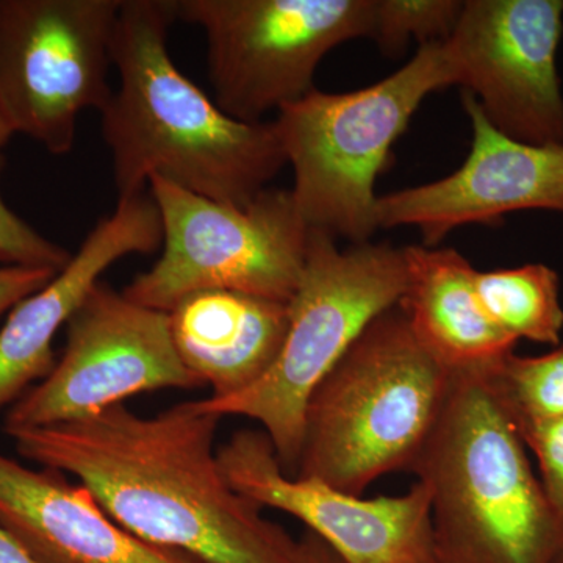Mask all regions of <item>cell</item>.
I'll use <instances>...</instances> for the list:
<instances>
[{
    "label": "cell",
    "instance_id": "1",
    "mask_svg": "<svg viewBox=\"0 0 563 563\" xmlns=\"http://www.w3.org/2000/svg\"><path fill=\"white\" fill-rule=\"evenodd\" d=\"M220 417L185 401L143 417L124 404L7 432L22 457L73 474L133 536L201 563H298V540L233 490L214 448Z\"/></svg>",
    "mask_w": 563,
    "mask_h": 563
},
{
    "label": "cell",
    "instance_id": "2",
    "mask_svg": "<svg viewBox=\"0 0 563 563\" xmlns=\"http://www.w3.org/2000/svg\"><path fill=\"white\" fill-rule=\"evenodd\" d=\"M176 0H122L111 44L117 90L101 113L118 201L152 177L246 206L287 165L274 121L243 122L185 77L168 51Z\"/></svg>",
    "mask_w": 563,
    "mask_h": 563
},
{
    "label": "cell",
    "instance_id": "3",
    "mask_svg": "<svg viewBox=\"0 0 563 563\" xmlns=\"http://www.w3.org/2000/svg\"><path fill=\"white\" fill-rule=\"evenodd\" d=\"M484 372L453 373L409 472L431 499L435 563H551L563 520Z\"/></svg>",
    "mask_w": 563,
    "mask_h": 563
},
{
    "label": "cell",
    "instance_id": "4",
    "mask_svg": "<svg viewBox=\"0 0 563 563\" xmlns=\"http://www.w3.org/2000/svg\"><path fill=\"white\" fill-rule=\"evenodd\" d=\"M451 380L453 372L418 342L399 303L387 310L310 396L292 477L362 496L385 474L409 472Z\"/></svg>",
    "mask_w": 563,
    "mask_h": 563
},
{
    "label": "cell",
    "instance_id": "5",
    "mask_svg": "<svg viewBox=\"0 0 563 563\" xmlns=\"http://www.w3.org/2000/svg\"><path fill=\"white\" fill-rule=\"evenodd\" d=\"M455 76L443 43L422 44L391 76L350 92L310 91L284 107L274 125L302 220L313 231L351 244L372 240L376 180L395 141L432 92L453 87Z\"/></svg>",
    "mask_w": 563,
    "mask_h": 563
},
{
    "label": "cell",
    "instance_id": "6",
    "mask_svg": "<svg viewBox=\"0 0 563 563\" xmlns=\"http://www.w3.org/2000/svg\"><path fill=\"white\" fill-rule=\"evenodd\" d=\"M407 285L404 247L354 243L310 229L306 265L288 302L287 336L269 372L229 398L198 399L217 417L261 422L282 470L292 477L301 455L303 417L314 388L377 317L401 302Z\"/></svg>",
    "mask_w": 563,
    "mask_h": 563
},
{
    "label": "cell",
    "instance_id": "7",
    "mask_svg": "<svg viewBox=\"0 0 563 563\" xmlns=\"http://www.w3.org/2000/svg\"><path fill=\"white\" fill-rule=\"evenodd\" d=\"M147 191L161 213L163 251L122 291L131 301L166 313L202 290L291 301L310 236L291 190L266 188L246 206L213 201L161 177H152Z\"/></svg>",
    "mask_w": 563,
    "mask_h": 563
},
{
    "label": "cell",
    "instance_id": "8",
    "mask_svg": "<svg viewBox=\"0 0 563 563\" xmlns=\"http://www.w3.org/2000/svg\"><path fill=\"white\" fill-rule=\"evenodd\" d=\"M176 13L206 33L217 106L263 122L314 90L329 52L372 38L374 0H176Z\"/></svg>",
    "mask_w": 563,
    "mask_h": 563
},
{
    "label": "cell",
    "instance_id": "9",
    "mask_svg": "<svg viewBox=\"0 0 563 563\" xmlns=\"http://www.w3.org/2000/svg\"><path fill=\"white\" fill-rule=\"evenodd\" d=\"M122 0H0V106L14 133L65 155L85 110L109 102Z\"/></svg>",
    "mask_w": 563,
    "mask_h": 563
},
{
    "label": "cell",
    "instance_id": "10",
    "mask_svg": "<svg viewBox=\"0 0 563 563\" xmlns=\"http://www.w3.org/2000/svg\"><path fill=\"white\" fill-rule=\"evenodd\" d=\"M202 385L177 354L169 314L99 282L66 324L60 361L11 406L5 432L81 420L141 393Z\"/></svg>",
    "mask_w": 563,
    "mask_h": 563
},
{
    "label": "cell",
    "instance_id": "11",
    "mask_svg": "<svg viewBox=\"0 0 563 563\" xmlns=\"http://www.w3.org/2000/svg\"><path fill=\"white\" fill-rule=\"evenodd\" d=\"M562 33L563 0H465L444 47L455 85L493 128L528 144H563Z\"/></svg>",
    "mask_w": 563,
    "mask_h": 563
},
{
    "label": "cell",
    "instance_id": "12",
    "mask_svg": "<svg viewBox=\"0 0 563 563\" xmlns=\"http://www.w3.org/2000/svg\"><path fill=\"white\" fill-rule=\"evenodd\" d=\"M233 490L262 509L298 518L346 563H435L431 499L417 483L406 495L363 499L282 470L272 440L242 429L218 448Z\"/></svg>",
    "mask_w": 563,
    "mask_h": 563
},
{
    "label": "cell",
    "instance_id": "13",
    "mask_svg": "<svg viewBox=\"0 0 563 563\" xmlns=\"http://www.w3.org/2000/svg\"><path fill=\"white\" fill-rule=\"evenodd\" d=\"M473 140L461 168L443 179L379 196V229L413 225L428 247L466 224H493L506 214H563V144H528L493 128L479 103L463 92Z\"/></svg>",
    "mask_w": 563,
    "mask_h": 563
},
{
    "label": "cell",
    "instance_id": "14",
    "mask_svg": "<svg viewBox=\"0 0 563 563\" xmlns=\"http://www.w3.org/2000/svg\"><path fill=\"white\" fill-rule=\"evenodd\" d=\"M162 221L151 192L118 201L80 244L68 265L18 303L0 328V409L16 402L54 369V340L107 269L132 254L162 246Z\"/></svg>",
    "mask_w": 563,
    "mask_h": 563
},
{
    "label": "cell",
    "instance_id": "15",
    "mask_svg": "<svg viewBox=\"0 0 563 563\" xmlns=\"http://www.w3.org/2000/svg\"><path fill=\"white\" fill-rule=\"evenodd\" d=\"M0 526L41 563H201L133 536L57 470L27 468L2 453Z\"/></svg>",
    "mask_w": 563,
    "mask_h": 563
},
{
    "label": "cell",
    "instance_id": "16",
    "mask_svg": "<svg viewBox=\"0 0 563 563\" xmlns=\"http://www.w3.org/2000/svg\"><path fill=\"white\" fill-rule=\"evenodd\" d=\"M168 314L181 363L214 399L239 395L269 372L290 320L288 303L229 290L191 292Z\"/></svg>",
    "mask_w": 563,
    "mask_h": 563
},
{
    "label": "cell",
    "instance_id": "17",
    "mask_svg": "<svg viewBox=\"0 0 563 563\" xmlns=\"http://www.w3.org/2000/svg\"><path fill=\"white\" fill-rule=\"evenodd\" d=\"M407 285L399 307L418 342L453 373L485 372L515 352L477 298L472 263L451 247H404Z\"/></svg>",
    "mask_w": 563,
    "mask_h": 563
},
{
    "label": "cell",
    "instance_id": "18",
    "mask_svg": "<svg viewBox=\"0 0 563 563\" xmlns=\"http://www.w3.org/2000/svg\"><path fill=\"white\" fill-rule=\"evenodd\" d=\"M477 298L492 321L515 340L561 344L563 307L558 273L543 263L476 272Z\"/></svg>",
    "mask_w": 563,
    "mask_h": 563
},
{
    "label": "cell",
    "instance_id": "19",
    "mask_svg": "<svg viewBox=\"0 0 563 563\" xmlns=\"http://www.w3.org/2000/svg\"><path fill=\"white\" fill-rule=\"evenodd\" d=\"M484 374L518 433L563 418V344L537 357L510 352Z\"/></svg>",
    "mask_w": 563,
    "mask_h": 563
},
{
    "label": "cell",
    "instance_id": "20",
    "mask_svg": "<svg viewBox=\"0 0 563 563\" xmlns=\"http://www.w3.org/2000/svg\"><path fill=\"white\" fill-rule=\"evenodd\" d=\"M465 2V0H463ZM462 0H374L372 38L388 57L402 54L410 40L420 46L450 38Z\"/></svg>",
    "mask_w": 563,
    "mask_h": 563
},
{
    "label": "cell",
    "instance_id": "21",
    "mask_svg": "<svg viewBox=\"0 0 563 563\" xmlns=\"http://www.w3.org/2000/svg\"><path fill=\"white\" fill-rule=\"evenodd\" d=\"M3 158L0 155V174ZM73 254L60 244L44 239L32 225L18 217L3 201L0 192V263L62 272Z\"/></svg>",
    "mask_w": 563,
    "mask_h": 563
},
{
    "label": "cell",
    "instance_id": "22",
    "mask_svg": "<svg viewBox=\"0 0 563 563\" xmlns=\"http://www.w3.org/2000/svg\"><path fill=\"white\" fill-rule=\"evenodd\" d=\"M520 437L536 455L544 495L563 520V418L532 426Z\"/></svg>",
    "mask_w": 563,
    "mask_h": 563
},
{
    "label": "cell",
    "instance_id": "23",
    "mask_svg": "<svg viewBox=\"0 0 563 563\" xmlns=\"http://www.w3.org/2000/svg\"><path fill=\"white\" fill-rule=\"evenodd\" d=\"M58 273L60 272L31 266H0V318L9 314L33 292L46 287Z\"/></svg>",
    "mask_w": 563,
    "mask_h": 563
},
{
    "label": "cell",
    "instance_id": "24",
    "mask_svg": "<svg viewBox=\"0 0 563 563\" xmlns=\"http://www.w3.org/2000/svg\"><path fill=\"white\" fill-rule=\"evenodd\" d=\"M298 563H346L317 533L306 531L298 540Z\"/></svg>",
    "mask_w": 563,
    "mask_h": 563
},
{
    "label": "cell",
    "instance_id": "25",
    "mask_svg": "<svg viewBox=\"0 0 563 563\" xmlns=\"http://www.w3.org/2000/svg\"><path fill=\"white\" fill-rule=\"evenodd\" d=\"M0 563H41L0 526Z\"/></svg>",
    "mask_w": 563,
    "mask_h": 563
},
{
    "label": "cell",
    "instance_id": "26",
    "mask_svg": "<svg viewBox=\"0 0 563 563\" xmlns=\"http://www.w3.org/2000/svg\"><path fill=\"white\" fill-rule=\"evenodd\" d=\"M14 135L13 128H11L9 118H7L5 111L0 106V150L9 143L11 136Z\"/></svg>",
    "mask_w": 563,
    "mask_h": 563
},
{
    "label": "cell",
    "instance_id": "27",
    "mask_svg": "<svg viewBox=\"0 0 563 563\" xmlns=\"http://www.w3.org/2000/svg\"><path fill=\"white\" fill-rule=\"evenodd\" d=\"M551 563H563V537L562 542L559 544L558 551H555L553 561Z\"/></svg>",
    "mask_w": 563,
    "mask_h": 563
}]
</instances>
